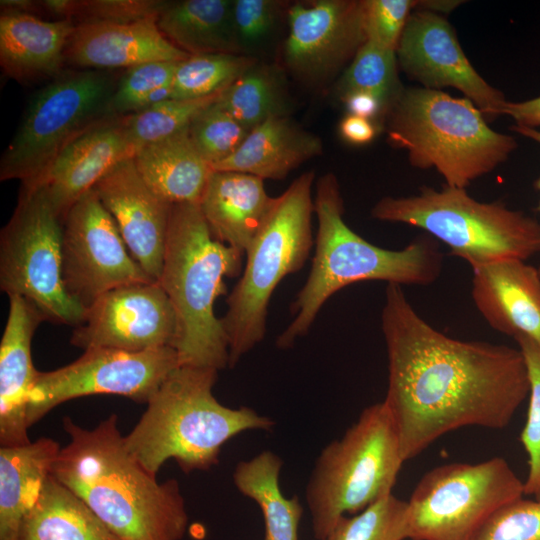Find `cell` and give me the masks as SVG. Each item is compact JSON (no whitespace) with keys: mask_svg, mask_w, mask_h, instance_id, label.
<instances>
[{"mask_svg":"<svg viewBox=\"0 0 540 540\" xmlns=\"http://www.w3.org/2000/svg\"><path fill=\"white\" fill-rule=\"evenodd\" d=\"M273 201L263 179L242 172L213 170L199 205L214 238L244 255Z\"/></svg>","mask_w":540,"mask_h":540,"instance_id":"cb8c5ba5","label":"cell"},{"mask_svg":"<svg viewBox=\"0 0 540 540\" xmlns=\"http://www.w3.org/2000/svg\"><path fill=\"white\" fill-rule=\"evenodd\" d=\"M188 127L139 148L133 157L146 184L171 205L199 203L213 171L192 142Z\"/></svg>","mask_w":540,"mask_h":540,"instance_id":"4316f807","label":"cell"},{"mask_svg":"<svg viewBox=\"0 0 540 540\" xmlns=\"http://www.w3.org/2000/svg\"><path fill=\"white\" fill-rule=\"evenodd\" d=\"M177 64L178 62L158 61L126 69L118 78L109 101V114L122 117L171 99Z\"/></svg>","mask_w":540,"mask_h":540,"instance_id":"836d02e7","label":"cell"},{"mask_svg":"<svg viewBox=\"0 0 540 540\" xmlns=\"http://www.w3.org/2000/svg\"><path fill=\"white\" fill-rule=\"evenodd\" d=\"M218 370L177 366L148 400L123 442L151 475L174 459L184 473L216 465L222 446L248 430L270 431L275 422L249 407L230 408L213 395Z\"/></svg>","mask_w":540,"mask_h":540,"instance_id":"277c9868","label":"cell"},{"mask_svg":"<svg viewBox=\"0 0 540 540\" xmlns=\"http://www.w3.org/2000/svg\"><path fill=\"white\" fill-rule=\"evenodd\" d=\"M322 152L323 144L318 136L288 115L275 116L252 129L240 147L212 169L247 173L263 180H282Z\"/></svg>","mask_w":540,"mask_h":540,"instance_id":"d4e9b609","label":"cell"},{"mask_svg":"<svg viewBox=\"0 0 540 540\" xmlns=\"http://www.w3.org/2000/svg\"><path fill=\"white\" fill-rule=\"evenodd\" d=\"M177 366L173 347L142 352L84 350L72 363L38 373L28 397L27 424L32 426L63 402L88 395L112 394L147 403Z\"/></svg>","mask_w":540,"mask_h":540,"instance_id":"4fadbf2b","label":"cell"},{"mask_svg":"<svg viewBox=\"0 0 540 540\" xmlns=\"http://www.w3.org/2000/svg\"><path fill=\"white\" fill-rule=\"evenodd\" d=\"M92 190L114 218L133 258L158 282L172 205L146 184L133 157L113 167Z\"/></svg>","mask_w":540,"mask_h":540,"instance_id":"ac0fdd59","label":"cell"},{"mask_svg":"<svg viewBox=\"0 0 540 540\" xmlns=\"http://www.w3.org/2000/svg\"><path fill=\"white\" fill-rule=\"evenodd\" d=\"M475 540H540V500L517 499L497 511Z\"/></svg>","mask_w":540,"mask_h":540,"instance_id":"60d3db41","label":"cell"},{"mask_svg":"<svg viewBox=\"0 0 540 540\" xmlns=\"http://www.w3.org/2000/svg\"><path fill=\"white\" fill-rule=\"evenodd\" d=\"M315 173L297 177L273 204L246 251L242 276L230 292L222 325L228 340L229 367L259 344L266 332L271 296L280 281L299 271L312 245V187Z\"/></svg>","mask_w":540,"mask_h":540,"instance_id":"ba28073f","label":"cell"},{"mask_svg":"<svg viewBox=\"0 0 540 540\" xmlns=\"http://www.w3.org/2000/svg\"><path fill=\"white\" fill-rule=\"evenodd\" d=\"M169 1L159 0H44L42 12L71 19L76 24L85 21L132 22L158 18Z\"/></svg>","mask_w":540,"mask_h":540,"instance_id":"8d00e7d4","label":"cell"},{"mask_svg":"<svg viewBox=\"0 0 540 540\" xmlns=\"http://www.w3.org/2000/svg\"><path fill=\"white\" fill-rule=\"evenodd\" d=\"M282 2L275 0H235L232 16L239 47L261 43L273 30Z\"/></svg>","mask_w":540,"mask_h":540,"instance_id":"b9f144b4","label":"cell"},{"mask_svg":"<svg viewBox=\"0 0 540 540\" xmlns=\"http://www.w3.org/2000/svg\"><path fill=\"white\" fill-rule=\"evenodd\" d=\"M407 501L387 495L353 516H342L323 540H405Z\"/></svg>","mask_w":540,"mask_h":540,"instance_id":"d590c367","label":"cell"},{"mask_svg":"<svg viewBox=\"0 0 540 540\" xmlns=\"http://www.w3.org/2000/svg\"><path fill=\"white\" fill-rule=\"evenodd\" d=\"M462 3L463 1L457 0H417L416 9L443 15L450 13Z\"/></svg>","mask_w":540,"mask_h":540,"instance_id":"f6af8a7d","label":"cell"},{"mask_svg":"<svg viewBox=\"0 0 540 540\" xmlns=\"http://www.w3.org/2000/svg\"><path fill=\"white\" fill-rule=\"evenodd\" d=\"M231 0L169 1L157 24L164 36L188 55L241 54Z\"/></svg>","mask_w":540,"mask_h":540,"instance_id":"83f0119b","label":"cell"},{"mask_svg":"<svg viewBox=\"0 0 540 540\" xmlns=\"http://www.w3.org/2000/svg\"><path fill=\"white\" fill-rule=\"evenodd\" d=\"M42 313L24 297L9 296V313L0 342V444L25 445L28 397L39 371L32 362L31 343Z\"/></svg>","mask_w":540,"mask_h":540,"instance_id":"7402d4cb","label":"cell"},{"mask_svg":"<svg viewBox=\"0 0 540 540\" xmlns=\"http://www.w3.org/2000/svg\"><path fill=\"white\" fill-rule=\"evenodd\" d=\"M20 540H121L70 489L50 475L25 518Z\"/></svg>","mask_w":540,"mask_h":540,"instance_id":"f1b7e54d","label":"cell"},{"mask_svg":"<svg viewBox=\"0 0 540 540\" xmlns=\"http://www.w3.org/2000/svg\"><path fill=\"white\" fill-rule=\"evenodd\" d=\"M282 466L283 461L277 454L264 450L249 460L238 462L233 472L237 490L261 509L264 540H298L303 507L296 495L286 498L281 492Z\"/></svg>","mask_w":540,"mask_h":540,"instance_id":"f546056e","label":"cell"},{"mask_svg":"<svg viewBox=\"0 0 540 540\" xmlns=\"http://www.w3.org/2000/svg\"><path fill=\"white\" fill-rule=\"evenodd\" d=\"M396 57L399 69L423 88L457 89L487 121L502 116L504 93L475 70L462 50L455 30L443 15L414 10L405 26Z\"/></svg>","mask_w":540,"mask_h":540,"instance_id":"9a60e30c","label":"cell"},{"mask_svg":"<svg viewBox=\"0 0 540 540\" xmlns=\"http://www.w3.org/2000/svg\"><path fill=\"white\" fill-rule=\"evenodd\" d=\"M523 495V481L502 457L437 466L407 501V539L475 540L497 511Z\"/></svg>","mask_w":540,"mask_h":540,"instance_id":"7c38bea8","label":"cell"},{"mask_svg":"<svg viewBox=\"0 0 540 540\" xmlns=\"http://www.w3.org/2000/svg\"><path fill=\"white\" fill-rule=\"evenodd\" d=\"M69 443L51 475L75 493L121 540H181L189 517L179 483H159L126 450L111 414L93 429L63 419Z\"/></svg>","mask_w":540,"mask_h":540,"instance_id":"7a4b0ae2","label":"cell"},{"mask_svg":"<svg viewBox=\"0 0 540 540\" xmlns=\"http://www.w3.org/2000/svg\"><path fill=\"white\" fill-rule=\"evenodd\" d=\"M382 129L413 167L433 168L446 185L464 189L517 148L515 138L493 130L469 99L423 87L402 89Z\"/></svg>","mask_w":540,"mask_h":540,"instance_id":"8992f818","label":"cell"},{"mask_svg":"<svg viewBox=\"0 0 540 540\" xmlns=\"http://www.w3.org/2000/svg\"><path fill=\"white\" fill-rule=\"evenodd\" d=\"M60 446L40 438L0 448V540H20L23 522L43 490Z\"/></svg>","mask_w":540,"mask_h":540,"instance_id":"484cf974","label":"cell"},{"mask_svg":"<svg viewBox=\"0 0 540 540\" xmlns=\"http://www.w3.org/2000/svg\"><path fill=\"white\" fill-rule=\"evenodd\" d=\"M473 303L494 330L540 345V273L524 260L507 259L472 269Z\"/></svg>","mask_w":540,"mask_h":540,"instance_id":"44dd1931","label":"cell"},{"mask_svg":"<svg viewBox=\"0 0 540 540\" xmlns=\"http://www.w3.org/2000/svg\"><path fill=\"white\" fill-rule=\"evenodd\" d=\"M284 61L308 83H320L349 64L366 42L362 0L297 2L287 10Z\"/></svg>","mask_w":540,"mask_h":540,"instance_id":"e0dca14e","label":"cell"},{"mask_svg":"<svg viewBox=\"0 0 540 540\" xmlns=\"http://www.w3.org/2000/svg\"><path fill=\"white\" fill-rule=\"evenodd\" d=\"M222 93L194 99L171 98L140 112L122 116L131 144L137 151L182 131L204 109L218 101Z\"/></svg>","mask_w":540,"mask_h":540,"instance_id":"e575fe53","label":"cell"},{"mask_svg":"<svg viewBox=\"0 0 540 540\" xmlns=\"http://www.w3.org/2000/svg\"><path fill=\"white\" fill-rule=\"evenodd\" d=\"M314 213L318 220L315 252L307 280L291 306L294 318L277 338L281 349L291 347L312 326L322 306L340 289L361 281L428 286L440 276L443 254L429 235L415 238L400 250L374 245L344 221V202L333 173L316 184Z\"/></svg>","mask_w":540,"mask_h":540,"instance_id":"3957f363","label":"cell"},{"mask_svg":"<svg viewBox=\"0 0 540 540\" xmlns=\"http://www.w3.org/2000/svg\"><path fill=\"white\" fill-rule=\"evenodd\" d=\"M515 341L525 358L530 379L527 419L519 439L528 455L524 495L540 500V345L525 337Z\"/></svg>","mask_w":540,"mask_h":540,"instance_id":"f35d334b","label":"cell"},{"mask_svg":"<svg viewBox=\"0 0 540 540\" xmlns=\"http://www.w3.org/2000/svg\"><path fill=\"white\" fill-rule=\"evenodd\" d=\"M62 275L70 296L85 309L112 289L154 281L133 258L114 218L92 189L63 219Z\"/></svg>","mask_w":540,"mask_h":540,"instance_id":"5bb4252c","label":"cell"},{"mask_svg":"<svg viewBox=\"0 0 540 540\" xmlns=\"http://www.w3.org/2000/svg\"><path fill=\"white\" fill-rule=\"evenodd\" d=\"M117 82L110 71L76 68L41 87L2 154L0 180L35 185L70 142L113 117L108 106Z\"/></svg>","mask_w":540,"mask_h":540,"instance_id":"30bf717a","label":"cell"},{"mask_svg":"<svg viewBox=\"0 0 540 540\" xmlns=\"http://www.w3.org/2000/svg\"><path fill=\"white\" fill-rule=\"evenodd\" d=\"M76 28L71 19L1 10L0 66L20 84L50 81L65 69V50Z\"/></svg>","mask_w":540,"mask_h":540,"instance_id":"603a6c76","label":"cell"},{"mask_svg":"<svg viewBox=\"0 0 540 540\" xmlns=\"http://www.w3.org/2000/svg\"><path fill=\"white\" fill-rule=\"evenodd\" d=\"M398 70L396 51L366 41L338 80L336 95L341 99L353 92L372 94L383 103L387 114L404 88Z\"/></svg>","mask_w":540,"mask_h":540,"instance_id":"d6a6232c","label":"cell"},{"mask_svg":"<svg viewBox=\"0 0 540 540\" xmlns=\"http://www.w3.org/2000/svg\"><path fill=\"white\" fill-rule=\"evenodd\" d=\"M135 153L122 117H108L70 142L33 186L46 188L53 208L64 219L82 195Z\"/></svg>","mask_w":540,"mask_h":540,"instance_id":"ffe728a7","label":"cell"},{"mask_svg":"<svg viewBox=\"0 0 540 540\" xmlns=\"http://www.w3.org/2000/svg\"><path fill=\"white\" fill-rule=\"evenodd\" d=\"M257 62L243 54L189 55L177 64L172 98L194 99L222 93Z\"/></svg>","mask_w":540,"mask_h":540,"instance_id":"1f68e13d","label":"cell"},{"mask_svg":"<svg viewBox=\"0 0 540 540\" xmlns=\"http://www.w3.org/2000/svg\"><path fill=\"white\" fill-rule=\"evenodd\" d=\"M380 131L371 120L347 114L339 123V133L343 140L354 145H364L371 142Z\"/></svg>","mask_w":540,"mask_h":540,"instance_id":"7bdbcfd3","label":"cell"},{"mask_svg":"<svg viewBox=\"0 0 540 540\" xmlns=\"http://www.w3.org/2000/svg\"><path fill=\"white\" fill-rule=\"evenodd\" d=\"M374 219L422 229L466 261L471 269L507 259L527 261L540 253V222L502 202H481L466 189L423 186L418 193L382 197Z\"/></svg>","mask_w":540,"mask_h":540,"instance_id":"52a82bcc","label":"cell"},{"mask_svg":"<svg viewBox=\"0 0 540 540\" xmlns=\"http://www.w3.org/2000/svg\"><path fill=\"white\" fill-rule=\"evenodd\" d=\"M417 0H362L366 41L396 51Z\"/></svg>","mask_w":540,"mask_h":540,"instance_id":"ab89813d","label":"cell"},{"mask_svg":"<svg viewBox=\"0 0 540 540\" xmlns=\"http://www.w3.org/2000/svg\"><path fill=\"white\" fill-rule=\"evenodd\" d=\"M381 328L388 358L384 402L405 461L461 427L505 428L529 396L519 348L445 335L418 314L400 285L386 286Z\"/></svg>","mask_w":540,"mask_h":540,"instance_id":"6da1fadb","label":"cell"},{"mask_svg":"<svg viewBox=\"0 0 540 540\" xmlns=\"http://www.w3.org/2000/svg\"><path fill=\"white\" fill-rule=\"evenodd\" d=\"M242 256L214 238L199 203L172 205L158 283L176 315L179 365L229 366L228 340L214 304L226 293L224 277L239 275Z\"/></svg>","mask_w":540,"mask_h":540,"instance_id":"5b68a950","label":"cell"},{"mask_svg":"<svg viewBox=\"0 0 540 540\" xmlns=\"http://www.w3.org/2000/svg\"><path fill=\"white\" fill-rule=\"evenodd\" d=\"M176 332L173 306L161 285L151 281L120 286L98 297L70 342L83 350L142 352L173 347Z\"/></svg>","mask_w":540,"mask_h":540,"instance_id":"2e32d148","label":"cell"},{"mask_svg":"<svg viewBox=\"0 0 540 540\" xmlns=\"http://www.w3.org/2000/svg\"><path fill=\"white\" fill-rule=\"evenodd\" d=\"M502 115L511 117L515 125L537 129L540 127V97L505 103Z\"/></svg>","mask_w":540,"mask_h":540,"instance_id":"ee69618b","label":"cell"},{"mask_svg":"<svg viewBox=\"0 0 540 540\" xmlns=\"http://www.w3.org/2000/svg\"><path fill=\"white\" fill-rule=\"evenodd\" d=\"M158 18L132 22L85 21L76 24L65 50L66 66L125 70L158 61L179 62L189 55L160 31Z\"/></svg>","mask_w":540,"mask_h":540,"instance_id":"d6986e66","label":"cell"},{"mask_svg":"<svg viewBox=\"0 0 540 540\" xmlns=\"http://www.w3.org/2000/svg\"><path fill=\"white\" fill-rule=\"evenodd\" d=\"M404 461L385 402L364 408L341 438L321 450L309 476L305 500L315 539L323 540L342 516L392 494Z\"/></svg>","mask_w":540,"mask_h":540,"instance_id":"9c48e42d","label":"cell"},{"mask_svg":"<svg viewBox=\"0 0 540 540\" xmlns=\"http://www.w3.org/2000/svg\"><path fill=\"white\" fill-rule=\"evenodd\" d=\"M511 129L514 132H517L523 135L524 137L530 138L531 140L540 144V130L534 129V128H528L524 126H518V125H513ZM534 186L540 192V177L534 182ZM538 210L540 211V202H539ZM538 271L540 273V264L538 267Z\"/></svg>","mask_w":540,"mask_h":540,"instance_id":"bcb514c9","label":"cell"},{"mask_svg":"<svg viewBox=\"0 0 540 540\" xmlns=\"http://www.w3.org/2000/svg\"><path fill=\"white\" fill-rule=\"evenodd\" d=\"M217 103L248 131L269 118L289 113L282 75L277 68L259 62L231 84Z\"/></svg>","mask_w":540,"mask_h":540,"instance_id":"4dcf8cb0","label":"cell"},{"mask_svg":"<svg viewBox=\"0 0 540 540\" xmlns=\"http://www.w3.org/2000/svg\"><path fill=\"white\" fill-rule=\"evenodd\" d=\"M188 132L199 153L213 166L231 156L250 131L216 101L191 122Z\"/></svg>","mask_w":540,"mask_h":540,"instance_id":"74e56055","label":"cell"},{"mask_svg":"<svg viewBox=\"0 0 540 540\" xmlns=\"http://www.w3.org/2000/svg\"><path fill=\"white\" fill-rule=\"evenodd\" d=\"M63 218L43 185L22 186L0 234V288L32 303L45 320L77 327L86 309L68 293L62 275Z\"/></svg>","mask_w":540,"mask_h":540,"instance_id":"8fae6325","label":"cell"}]
</instances>
